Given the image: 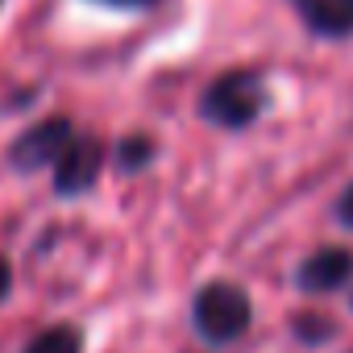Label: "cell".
<instances>
[{
	"label": "cell",
	"mask_w": 353,
	"mask_h": 353,
	"mask_svg": "<svg viewBox=\"0 0 353 353\" xmlns=\"http://www.w3.org/2000/svg\"><path fill=\"white\" fill-rule=\"evenodd\" d=\"M262 108H266V79L250 67H233L216 75L200 96V117L221 129H245L262 117Z\"/></svg>",
	"instance_id": "1"
},
{
	"label": "cell",
	"mask_w": 353,
	"mask_h": 353,
	"mask_svg": "<svg viewBox=\"0 0 353 353\" xmlns=\"http://www.w3.org/2000/svg\"><path fill=\"white\" fill-rule=\"evenodd\" d=\"M196 332L212 345H229L237 336H245L250 320H254V307H250V295L233 283H208L200 295H196Z\"/></svg>",
	"instance_id": "2"
},
{
	"label": "cell",
	"mask_w": 353,
	"mask_h": 353,
	"mask_svg": "<svg viewBox=\"0 0 353 353\" xmlns=\"http://www.w3.org/2000/svg\"><path fill=\"white\" fill-rule=\"evenodd\" d=\"M71 137H75V125L67 121V117H50V121H38V125H30L17 141H13V150H9V162L17 166V170H38V166H54V158L71 145Z\"/></svg>",
	"instance_id": "3"
},
{
	"label": "cell",
	"mask_w": 353,
	"mask_h": 353,
	"mask_svg": "<svg viewBox=\"0 0 353 353\" xmlns=\"http://www.w3.org/2000/svg\"><path fill=\"white\" fill-rule=\"evenodd\" d=\"M104 170V141L100 137H71V145L54 158V192L59 196H79L88 192Z\"/></svg>",
	"instance_id": "4"
},
{
	"label": "cell",
	"mask_w": 353,
	"mask_h": 353,
	"mask_svg": "<svg viewBox=\"0 0 353 353\" xmlns=\"http://www.w3.org/2000/svg\"><path fill=\"white\" fill-rule=\"evenodd\" d=\"M349 274H353V254L345 245H328V250H316L299 266V287L307 295H328V291L345 287Z\"/></svg>",
	"instance_id": "5"
},
{
	"label": "cell",
	"mask_w": 353,
	"mask_h": 353,
	"mask_svg": "<svg viewBox=\"0 0 353 353\" xmlns=\"http://www.w3.org/2000/svg\"><path fill=\"white\" fill-rule=\"evenodd\" d=\"M295 9L307 21V30H316L324 38L353 34V9L345 5V0H295Z\"/></svg>",
	"instance_id": "6"
},
{
	"label": "cell",
	"mask_w": 353,
	"mask_h": 353,
	"mask_svg": "<svg viewBox=\"0 0 353 353\" xmlns=\"http://www.w3.org/2000/svg\"><path fill=\"white\" fill-rule=\"evenodd\" d=\"M26 353H83V332L79 328H67V324L46 328L42 336H34V345Z\"/></svg>",
	"instance_id": "7"
},
{
	"label": "cell",
	"mask_w": 353,
	"mask_h": 353,
	"mask_svg": "<svg viewBox=\"0 0 353 353\" xmlns=\"http://www.w3.org/2000/svg\"><path fill=\"white\" fill-rule=\"evenodd\" d=\"M150 158H154V141H150L145 133L125 137V141H121V150H117L121 170H145V162H150Z\"/></svg>",
	"instance_id": "8"
},
{
	"label": "cell",
	"mask_w": 353,
	"mask_h": 353,
	"mask_svg": "<svg viewBox=\"0 0 353 353\" xmlns=\"http://www.w3.org/2000/svg\"><path fill=\"white\" fill-rule=\"evenodd\" d=\"M295 332H299V341H328L332 336V320H320V316H299L295 320Z\"/></svg>",
	"instance_id": "9"
},
{
	"label": "cell",
	"mask_w": 353,
	"mask_h": 353,
	"mask_svg": "<svg viewBox=\"0 0 353 353\" xmlns=\"http://www.w3.org/2000/svg\"><path fill=\"white\" fill-rule=\"evenodd\" d=\"M336 221L345 225V229H353V183L341 192V200H336Z\"/></svg>",
	"instance_id": "10"
},
{
	"label": "cell",
	"mask_w": 353,
	"mask_h": 353,
	"mask_svg": "<svg viewBox=\"0 0 353 353\" xmlns=\"http://www.w3.org/2000/svg\"><path fill=\"white\" fill-rule=\"evenodd\" d=\"M13 291V266L5 262V258H0V299H5Z\"/></svg>",
	"instance_id": "11"
},
{
	"label": "cell",
	"mask_w": 353,
	"mask_h": 353,
	"mask_svg": "<svg viewBox=\"0 0 353 353\" xmlns=\"http://www.w3.org/2000/svg\"><path fill=\"white\" fill-rule=\"evenodd\" d=\"M100 5H112V9H145L154 0H100Z\"/></svg>",
	"instance_id": "12"
},
{
	"label": "cell",
	"mask_w": 353,
	"mask_h": 353,
	"mask_svg": "<svg viewBox=\"0 0 353 353\" xmlns=\"http://www.w3.org/2000/svg\"><path fill=\"white\" fill-rule=\"evenodd\" d=\"M345 5H349V9H353V0H345Z\"/></svg>",
	"instance_id": "13"
}]
</instances>
